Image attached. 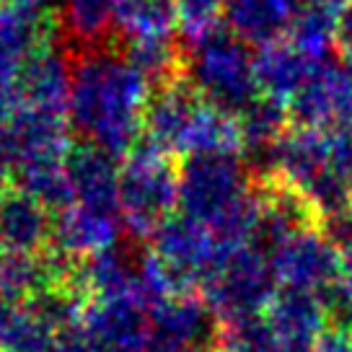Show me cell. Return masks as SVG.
<instances>
[{"label": "cell", "instance_id": "cell-1", "mask_svg": "<svg viewBox=\"0 0 352 352\" xmlns=\"http://www.w3.org/2000/svg\"><path fill=\"white\" fill-rule=\"evenodd\" d=\"M151 96L130 60L109 44L70 52L67 124L80 143L124 158L143 138V114Z\"/></svg>", "mask_w": 352, "mask_h": 352}, {"label": "cell", "instance_id": "cell-2", "mask_svg": "<svg viewBox=\"0 0 352 352\" xmlns=\"http://www.w3.org/2000/svg\"><path fill=\"white\" fill-rule=\"evenodd\" d=\"M184 78L210 107L233 120L259 96L252 47L226 26L187 44Z\"/></svg>", "mask_w": 352, "mask_h": 352}, {"label": "cell", "instance_id": "cell-3", "mask_svg": "<svg viewBox=\"0 0 352 352\" xmlns=\"http://www.w3.org/2000/svg\"><path fill=\"white\" fill-rule=\"evenodd\" d=\"M174 205H179V166L140 138L120 164L122 228L130 239L143 241L174 215Z\"/></svg>", "mask_w": 352, "mask_h": 352}, {"label": "cell", "instance_id": "cell-4", "mask_svg": "<svg viewBox=\"0 0 352 352\" xmlns=\"http://www.w3.org/2000/svg\"><path fill=\"white\" fill-rule=\"evenodd\" d=\"M254 195L252 171L239 151L192 153L179 166L182 215L210 231Z\"/></svg>", "mask_w": 352, "mask_h": 352}, {"label": "cell", "instance_id": "cell-5", "mask_svg": "<svg viewBox=\"0 0 352 352\" xmlns=\"http://www.w3.org/2000/svg\"><path fill=\"white\" fill-rule=\"evenodd\" d=\"M277 280L270 267V256L252 246L223 252L218 264L202 280L199 293L218 319L236 321L264 316L277 296Z\"/></svg>", "mask_w": 352, "mask_h": 352}, {"label": "cell", "instance_id": "cell-6", "mask_svg": "<svg viewBox=\"0 0 352 352\" xmlns=\"http://www.w3.org/2000/svg\"><path fill=\"white\" fill-rule=\"evenodd\" d=\"M155 259L171 280L174 296H192L208 272L218 264L223 249L208 226L187 215H171L151 233Z\"/></svg>", "mask_w": 352, "mask_h": 352}, {"label": "cell", "instance_id": "cell-7", "mask_svg": "<svg viewBox=\"0 0 352 352\" xmlns=\"http://www.w3.org/2000/svg\"><path fill=\"white\" fill-rule=\"evenodd\" d=\"M270 267L280 290L319 293L321 287L342 275L340 252L331 246L319 226L303 228L280 243L270 254Z\"/></svg>", "mask_w": 352, "mask_h": 352}, {"label": "cell", "instance_id": "cell-8", "mask_svg": "<svg viewBox=\"0 0 352 352\" xmlns=\"http://www.w3.org/2000/svg\"><path fill=\"white\" fill-rule=\"evenodd\" d=\"M65 174L73 205L120 218V164L114 155L96 145L73 143L65 155Z\"/></svg>", "mask_w": 352, "mask_h": 352}, {"label": "cell", "instance_id": "cell-9", "mask_svg": "<svg viewBox=\"0 0 352 352\" xmlns=\"http://www.w3.org/2000/svg\"><path fill=\"white\" fill-rule=\"evenodd\" d=\"M83 327L96 352H148L151 344L148 311L132 298L88 303Z\"/></svg>", "mask_w": 352, "mask_h": 352}, {"label": "cell", "instance_id": "cell-10", "mask_svg": "<svg viewBox=\"0 0 352 352\" xmlns=\"http://www.w3.org/2000/svg\"><path fill=\"white\" fill-rule=\"evenodd\" d=\"M264 319L275 334L277 352H319L329 331L319 298L306 290H277Z\"/></svg>", "mask_w": 352, "mask_h": 352}, {"label": "cell", "instance_id": "cell-11", "mask_svg": "<svg viewBox=\"0 0 352 352\" xmlns=\"http://www.w3.org/2000/svg\"><path fill=\"white\" fill-rule=\"evenodd\" d=\"M52 212L19 187L0 192V254L34 256L50 246Z\"/></svg>", "mask_w": 352, "mask_h": 352}, {"label": "cell", "instance_id": "cell-12", "mask_svg": "<svg viewBox=\"0 0 352 352\" xmlns=\"http://www.w3.org/2000/svg\"><path fill=\"white\" fill-rule=\"evenodd\" d=\"M145 249L138 243H111L78 264L76 285L94 300L132 298Z\"/></svg>", "mask_w": 352, "mask_h": 352}, {"label": "cell", "instance_id": "cell-13", "mask_svg": "<svg viewBox=\"0 0 352 352\" xmlns=\"http://www.w3.org/2000/svg\"><path fill=\"white\" fill-rule=\"evenodd\" d=\"M16 88L21 107L65 114L70 96V52L52 42L39 47L19 67Z\"/></svg>", "mask_w": 352, "mask_h": 352}, {"label": "cell", "instance_id": "cell-14", "mask_svg": "<svg viewBox=\"0 0 352 352\" xmlns=\"http://www.w3.org/2000/svg\"><path fill=\"white\" fill-rule=\"evenodd\" d=\"M148 319H151V340L220 347L223 321L197 293L166 298L148 311Z\"/></svg>", "mask_w": 352, "mask_h": 352}, {"label": "cell", "instance_id": "cell-15", "mask_svg": "<svg viewBox=\"0 0 352 352\" xmlns=\"http://www.w3.org/2000/svg\"><path fill=\"white\" fill-rule=\"evenodd\" d=\"M331 168L327 130L290 127L272 151V179L296 192L308 189L324 171Z\"/></svg>", "mask_w": 352, "mask_h": 352}, {"label": "cell", "instance_id": "cell-16", "mask_svg": "<svg viewBox=\"0 0 352 352\" xmlns=\"http://www.w3.org/2000/svg\"><path fill=\"white\" fill-rule=\"evenodd\" d=\"M306 0H226L223 21L249 47L285 42Z\"/></svg>", "mask_w": 352, "mask_h": 352}, {"label": "cell", "instance_id": "cell-17", "mask_svg": "<svg viewBox=\"0 0 352 352\" xmlns=\"http://www.w3.org/2000/svg\"><path fill=\"white\" fill-rule=\"evenodd\" d=\"M16 164L21 161H42V158H57L63 161L70 151V124L65 114L57 111L32 109L19 107L8 124Z\"/></svg>", "mask_w": 352, "mask_h": 352}, {"label": "cell", "instance_id": "cell-18", "mask_svg": "<svg viewBox=\"0 0 352 352\" xmlns=\"http://www.w3.org/2000/svg\"><path fill=\"white\" fill-rule=\"evenodd\" d=\"M120 226V218H109V215H99V212L70 205L67 210L52 215V236L47 249L63 254L73 262H83L91 254L117 243Z\"/></svg>", "mask_w": 352, "mask_h": 352}, {"label": "cell", "instance_id": "cell-19", "mask_svg": "<svg viewBox=\"0 0 352 352\" xmlns=\"http://www.w3.org/2000/svg\"><path fill=\"white\" fill-rule=\"evenodd\" d=\"M331 60V57H329ZM324 60H311L300 50H296L287 42L267 44L262 50H256L254 55V73H256V88L259 96L290 104L296 99V94L306 86L314 70Z\"/></svg>", "mask_w": 352, "mask_h": 352}, {"label": "cell", "instance_id": "cell-20", "mask_svg": "<svg viewBox=\"0 0 352 352\" xmlns=\"http://www.w3.org/2000/svg\"><path fill=\"white\" fill-rule=\"evenodd\" d=\"M50 42V19L39 8L0 3V67L16 73L29 57Z\"/></svg>", "mask_w": 352, "mask_h": 352}, {"label": "cell", "instance_id": "cell-21", "mask_svg": "<svg viewBox=\"0 0 352 352\" xmlns=\"http://www.w3.org/2000/svg\"><path fill=\"white\" fill-rule=\"evenodd\" d=\"M60 29L73 44L70 52L107 44L114 34L117 0H57Z\"/></svg>", "mask_w": 352, "mask_h": 352}, {"label": "cell", "instance_id": "cell-22", "mask_svg": "<svg viewBox=\"0 0 352 352\" xmlns=\"http://www.w3.org/2000/svg\"><path fill=\"white\" fill-rule=\"evenodd\" d=\"M344 0H306L287 42L311 60H329L337 50V19Z\"/></svg>", "mask_w": 352, "mask_h": 352}, {"label": "cell", "instance_id": "cell-23", "mask_svg": "<svg viewBox=\"0 0 352 352\" xmlns=\"http://www.w3.org/2000/svg\"><path fill=\"white\" fill-rule=\"evenodd\" d=\"M122 55L151 83V88L184 76V44H179L174 36L127 39L122 47Z\"/></svg>", "mask_w": 352, "mask_h": 352}, {"label": "cell", "instance_id": "cell-24", "mask_svg": "<svg viewBox=\"0 0 352 352\" xmlns=\"http://www.w3.org/2000/svg\"><path fill=\"white\" fill-rule=\"evenodd\" d=\"M13 187L23 189L36 202H42L52 215L73 205V192L65 174V158H42V161H21L13 168Z\"/></svg>", "mask_w": 352, "mask_h": 352}, {"label": "cell", "instance_id": "cell-25", "mask_svg": "<svg viewBox=\"0 0 352 352\" xmlns=\"http://www.w3.org/2000/svg\"><path fill=\"white\" fill-rule=\"evenodd\" d=\"M114 32H120L124 42L148 36H174V0H117Z\"/></svg>", "mask_w": 352, "mask_h": 352}, {"label": "cell", "instance_id": "cell-26", "mask_svg": "<svg viewBox=\"0 0 352 352\" xmlns=\"http://www.w3.org/2000/svg\"><path fill=\"white\" fill-rule=\"evenodd\" d=\"M55 331L26 303L0 300V352H52Z\"/></svg>", "mask_w": 352, "mask_h": 352}, {"label": "cell", "instance_id": "cell-27", "mask_svg": "<svg viewBox=\"0 0 352 352\" xmlns=\"http://www.w3.org/2000/svg\"><path fill=\"white\" fill-rule=\"evenodd\" d=\"M174 6L176 32L187 39V44L220 29L226 13V0H174Z\"/></svg>", "mask_w": 352, "mask_h": 352}, {"label": "cell", "instance_id": "cell-28", "mask_svg": "<svg viewBox=\"0 0 352 352\" xmlns=\"http://www.w3.org/2000/svg\"><path fill=\"white\" fill-rule=\"evenodd\" d=\"M324 316L329 321V331H340L352 337V280L340 275L331 280L329 285H324L316 293Z\"/></svg>", "mask_w": 352, "mask_h": 352}, {"label": "cell", "instance_id": "cell-29", "mask_svg": "<svg viewBox=\"0 0 352 352\" xmlns=\"http://www.w3.org/2000/svg\"><path fill=\"white\" fill-rule=\"evenodd\" d=\"M337 52L342 63L352 65V0H344L337 19Z\"/></svg>", "mask_w": 352, "mask_h": 352}, {"label": "cell", "instance_id": "cell-30", "mask_svg": "<svg viewBox=\"0 0 352 352\" xmlns=\"http://www.w3.org/2000/svg\"><path fill=\"white\" fill-rule=\"evenodd\" d=\"M19 88H16V73H8L0 67V124L11 120L19 109Z\"/></svg>", "mask_w": 352, "mask_h": 352}, {"label": "cell", "instance_id": "cell-31", "mask_svg": "<svg viewBox=\"0 0 352 352\" xmlns=\"http://www.w3.org/2000/svg\"><path fill=\"white\" fill-rule=\"evenodd\" d=\"M13 168H16V153H13L6 124H0V192L8 187V182L13 179Z\"/></svg>", "mask_w": 352, "mask_h": 352}, {"label": "cell", "instance_id": "cell-32", "mask_svg": "<svg viewBox=\"0 0 352 352\" xmlns=\"http://www.w3.org/2000/svg\"><path fill=\"white\" fill-rule=\"evenodd\" d=\"M148 352H223V350L220 347H208V344H189V342L151 340Z\"/></svg>", "mask_w": 352, "mask_h": 352}, {"label": "cell", "instance_id": "cell-33", "mask_svg": "<svg viewBox=\"0 0 352 352\" xmlns=\"http://www.w3.org/2000/svg\"><path fill=\"white\" fill-rule=\"evenodd\" d=\"M319 352H352V337L340 331H327L319 344Z\"/></svg>", "mask_w": 352, "mask_h": 352}, {"label": "cell", "instance_id": "cell-34", "mask_svg": "<svg viewBox=\"0 0 352 352\" xmlns=\"http://www.w3.org/2000/svg\"><path fill=\"white\" fill-rule=\"evenodd\" d=\"M340 262H342V275L352 280V239L347 243H342L340 249Z\"/></svg>", "mask_w": 352, "mask_h": 352}, {"label": "cell", "instance_id": "cell-35", "mask_svg": "<svg viewBox=\"0 0 352 352\" xmlns=\"http://www.w3.org/2000/svg\"><path fill=\"white\" fill-rule=\"evenodd\" d=\"M0 3H6V6H26V8H39V11H44V6H50L52 0H0Z\"/></svg>", "mask_w": 352, "mask_h": 352}, {"label": "cell", "instance_id": "cell-36", "mask_svg": "<svg viewBox=\"0 0 352 352\" xmlns=\"http://www.w3.org/2000/svg\"><path fill=\"white\" fill-rule=\"evenodd\" d=\"M0 300H6V290H3V259H0Z\"/></svg>", "mask_w": 352, "mask_h": 352}]
</instances>
